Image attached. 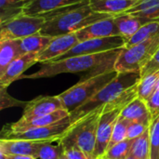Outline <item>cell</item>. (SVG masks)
<instances>
[{
    "label": "cell",
    "mask_w": 159,
    "mask_h": 159,
    "mask_svg": "<svg viewBox=\"0 0 159 159\" xmlns=\"http://www.w3.org/2000/svg\"><path fill=\"white\" fill-rule=\"evenodd\" d=\"M79 40L75 33L58 35L53 37L49 45L40 53H38V62L44 63L56 60L73 48Z\"/></svg>",
    "instance_id": "13"
},
{
    "label": "cell",
    "mask_w": 159,
    "mask_h": 159,
    "mask_svg": "<svg viewBox=\"0 0 159 159\" xmlns=\"http://www.w3.org/2000/svg\"><path fill=\"white\" fill-rule=\"evenodd\" d=\"M103 106L92 111L79 121L73 124L66 132V134L75 140L88 159H95L98 126Z\"/></svg>",
    "instance_id": "6"
},
{
    "label": "cell",
    "mask_w": 159,
    "mask_h": 159,
    "mask_svg": "<svg viewBox=\"0 0 159 159\" xmlns=\"http://www.w3.org/2000/svg\"><path fill=\"white\" fill-rule=\"evenodd\" d=\"M130 123H131V121L122 117L121 116H119V118H118V120L115 126V129H114V131H113V134H112V137H111L107 150L109 148H111L112 146H114L115 144H116V143L127 139L128 129H129Z\"/></svg>",
    "instance_id": "31"
},
{
    "label": "cell",
    "mask_w": 159,
    "mask_h": 159,
    "mask_svg": "<svg viewBox=\"0 0 159 159\" xmlns=\"http://www.w3.org/2000/svg\"><path fill=\"white\" fill-rule=\"evenodd\" d=\"M115 16L93 11L89 7V0H85L71 10L47 20L40 33L51 37L72 34L93 22Z\"/></svg>",
    "instance_id": "2"
},
{
    "label": "cell",
    "mask_w": 159,
    "mask_h": 159,
    "mask_svg": "<svg viewBox=\"0 0 159 159\" xmlns=\"http://www.w3.org/2000/svg\"><path fill=\"white\" fill-rule=\"evenodd\" d=\"M141 78V72L118 73L116 77L109 84H107L103 89H102L95 96H93L86 103L70 113L72 125L79 121L81 118H83L92 111L105 105L124 90L138 84Z\"/></svg>",
    "instance_id": "3"
},
{
    "label": "cell",
    "mask_w": 159,
    "mask_h": 159,
    "mask_svg": "<svg viewBox=\"0 0 159 159\" xmlns=\"http://www.w3.org/2000/svg\"><path fill=\"white\" fill-rule=\"evenodd\" d=\"M138 0H89V7L95 12L117 15L129 9Z\"/></svg>",
    "instance_id": "20"
},
{
    "label": "cell",
    "mask_w": 159,
    "mask_h": 159,
    "mask_svg": "<svg viewBox=\"0 0 159 159\" xmlns=\"http://www.w3.org/2000/svg\"><path fill=\"white\" fill-rule=\"evenodd\" d=\"M121 109H116L108 112H103L101 115L98 132H97V143L95 149V159L104 156L107 151L115 126L121 115Z\"/></svg>",
    "instance_id": "10"
},
{
    "label": "cell",
    "mask_w": 159,
    "mask_h": 159,
    "mask_svg": "<svg viewBox=\"0 0 159 159\" xmlns=\"http://www.w3.org/2000/svg\"><path fill=\"white\" fill-rule=\"evenodd\" d=\"M60 143L62 145L63 152L68 159H88L85 153L77 145L75 140L68 134H64V136L60 140Z\"/></svg>",
    "instance_id": "29"
},
{
    "label": "cell",
    "mask_w": 159,
    "mask_h": 159,
    "mask_svg": "<svg viewBox=\"0 0 159 159\" xmlns=\"http://www.w3.org/2000/svg\"><path fill=\"white\" fill-rule=\"evenodd\" d=\"M115 21L120 33V35L123 36L127 42L139 31V29L143 25H144L150 20L141 17L120 13L115 16Z\"/></svg>",
    "instance_id": "19"
},
{
    "label": "cell",
    "mask_w": 159,
    "mask_h": 159,
    "mask_svg": "<svg viewBox=\"0 0 159 159\" xmlns=\"http://www.w3.org/2000/svg\"><path fill=\"white\" fill-rule=\"evenodd\" d=\"M0 159H7L6 158L5 154H4V153H2V152H0Z\"/></svg>",
    "instance_id": "40"
},
{
    "label": "cell",
    "mask_w": 159,
    "mask_h": 159,
    "mask_svg": "<svg viewBox=\"0 0 159 159\" xmlns=\"http://www.w3.org/2000/svg\"><path fill=\"white\" fill-rule=\"evenodd\" d=\"M64 109L62 102L57 96H39L26 103L20 118L27 119L52 114L58 110Z\"/></svg>",
    "instance_id": "14"
},
{
    "label": "cell",
    "mask_w": 159,
    "mask_h": 159,
    "mask_svg": "<svg viewBox=\"0 0 159 159\" xmlns=\"http://www.w3.org/2000/svg\"><path fill=\"white\" fill-rule=\"evenodd\" d=\"M132 143L133 140L126 139L109 148L104 154V157L106 159H126L130 154Z\"/></svg>",
    "instance_id": "30"
},
{
    "label": "cell",
    "mask_w": 159,
    "mask_h": 159,
    "mask_svg": "<svg viewBox=\"0 0 159 159\" xmlns=\"http://www.w3.org/2000/svg\"><path fill=\"white\" fill-rule=\"evenodd\" d=\"M54 140H9L1 138L0 152L6 155H24L39 158L41 148Z\"/></svg>",
    "instance_id": "11"
},
{
    "label": "cell",
    "mask_w": 159,
    "mask_h": 159,
    "mask_svg": "<svg viewBox=\"0 0 159 159\" xmlns=\"http://www.w3.org/2000/svg\"><path fill=\"white\" fill-rule=\"evenodd\" d=\"M126 159H138L137 157H135L134 156H132L131 154H129L127 157H126Z\"/></svg>",
    "instance_id": "39"
},
{
    "label": "cell",
    "mask_w": 159,
    "mask_h": 159,
    "mask_svg": "<svg viewBox=\"0 0 159 159\" xmlns=\"http://www.w3.org/2000/svg\"><path fill=\"white\" fill-rule=\"evenodd\" d=\"M137 97H138V84L124 90L118 96H116L114 100L106 103L103 106V112H108V111H112L116 109L123 110Z\"/></svg>",
    "instance_id": "24"
},
{
    "label": "cell",
    "mask_w": 159,
    "mask_h": 159,
    "mask_svg": "<svg viewBox=\"0 0 159 159\" xmlns=\"http://www.w3.org/2000/svg\"><path fill=\"white\" fill-rule=\"evenodd\" d=\"M47 20L42 16L20 14L0 23V41L22 39L39 33Z\"/></svg>",
    "instance_id": "7"
},
{
    "label": "cell",
    "mask_w": 159,
    "mask_h": 159,
    "mask_svg": "<svg viewBox=\"0 0 159 159\" xmlns=\"http://www.w3.org/2000/svg\"><path fill=\"white\" fill-rule=\"evenodd\" d=\"M7 159H37L32 156H24V155H6Z\"/></svg>",
    "instance_id": "38"
},
{
    "label": "cell",
    "mask_w": 159,
    "mask_h": 159,
    "mask_svg": "<svg viewBox=\"0 0 159 159\" xmlns=\"http://www.w3.org/2000/svg\"><path fill=\"white\" fill-rule=\"evenodd\" d=\"M26 2L21 0H0V23L22 14Z\"/></svg>",
    "instance_id": "27"
},
{
    "label": "cell",
    "mask_w": 159,
    "mask_h": 159,
    "mask_svg": "<svg viewBox=\"0 0 159 159\" xmlns=\"http://www.w3.org/2000/svg\"><path fill=\"white\" fill-rule=\"evenodd\" d=\"M125 47L90 55H80L60 61L42 63L40 69L31 75H22L20 79H38L56 76L61 74L83 73L81 79H87L115 70L116 61Z\"/></svg>",
    "instance_id": "1"
},
{
    "label": "cell",
    "mask_w": 159,
    "mask_h": 159,
    "mask_svg": "<svg viewBox=\"0 0 159 159\" xmlns=\"http://www.w3.org/2000/svg\"><path fill=\"white\" fill-rule=\"evenodd\" d=\"M21 54L19 39H7L0 41V75L6 71L7 66Z\"/></svg>",
    "instance_id": "23"
},
{
    "label": "cell",
    "mask_w": 159,
    "mask_h": 159,
    "mask_svg": "<svg viewBox=\"0 0 159 159\" xmlns=\"http://www.w3.org/2000/svg\"><path fill=\"white\" fill-rule=\"evenodd\" d=\"M82 1L85 0H27L23 7V13L33 16H42Z\"/></svg>",
    "instance_id": "17"
},
{
    "label": "cell",
    "mask_w": 159,
    "mask_h": 159,
    "mask_svg": "<svg viewBox=\"0 0 159 159\" xmlns=\"http://www.w3.org/2000/svg\"><path fill=\"white\" fill-rule=\"evenodd\" d=\"M158 48L159 34L131 48H124L116 61L115 70L118 73L141 72L153 59Z\"/></svg>",
    "instance_id": "5"
},
{
    "label": "cell",
    "mask_w": 159,
    "mask_h": 159,
    "mask_svg": "<svg viewBox=\"0 0 159 159\" xmlns=\"http://www.w3.org/2000/svg\"><path fill=\"white\" fill-rule=\"evenodd\" d=\"M75 34L79 42L93 38H103L114 35H120L115 21V17L93 22L87 27L75 32Z\"/></svg>",
    "instance_id": "16"
},
{
    "label": "cell",
    "mask_w": 159,
    "mask_h": 159,
    "mask_svg": "<svg viewBox=\"0 0 159 159\" xmlns=\"http://www.w3.org/2000/svg\"><path fill=\"white\" fill-rule=\"evenodd\" d=\"M151 159H159V116L153 119L150 126Z\"/></svg>",
    "instance_id": "32"
},
{
    "label": "cell",
    "mask_w": 159,
    "mask_h": 159,
    "mask_svg": "<svg viewBox=\"0 0 159 159\" xmlns=\"http://www.w3.org/2000/svg\"><path fill=\"white\" fill-rule=\"evenodd\" d=\"M70 116L51 125L33 128L21 132L2 134V138L9 140H54L60 141L71 128Z\"/></svg>",
    "instance_id": "8"
},
{
    "label": "cell",
    "mask_w": 159,
    "mask_h": 159,
    "mask_svg": "<svg viewBox=\"0 0 159 159\" xmlns=\"http://www.w3.org/2000/svg\"><path fill=\"white\" fill-rule=\"evenodd\" d=\"M96 159H106V157L104 156H102V157H98V158Z\"/></svg>",
    "instance_id": "42"
},
{
    "label": "cell",
    "mask_w": 159,
    "mask_h": 159,
    "mask_svg": "<svg viewBox=\"0 0 159 159\" xmlns=\"http://www.w3.org/2000/svg\"><path fill=\"white\" fill-rule=\"evenodd\" d=\"M118 72L116 70L101 74L87 79H81L75 86L59 95L63 108L70 113L86 103L102 89L114 80Z\"/></svg>",
    "instance_id": "4"
},
{
    "label": "cell",
    "mask_w": 159,
    "mask_h": 159,
    "mask_svg": "<svg viewBox=\"0 0 159 159\" xmlns=\"http://www.w3.org/2000/svg\"><path fill=\"white\" fill-rule=\"evenodd\" d=\"M0 91H1V109L2 110L7 107H11V106H22V105L25 106L27 103V102H20L19 100L12 98L7 92V89L5 88H0Z\"/></svg>",
    "instance_id": "35"
},
{
    "label": "cell",
    "mask_w": 159,
    "mask_h": 159,
    "mask_svg": "<svg viewBox=\"0 0 159 159\" xmlns=\"http://www.w3.org/2000/svg\"><path fill=\"white\" fill-rule=\"evenodd\" d=\"M37 57L38 53H25L14 60L0 75V88L7 89L12 82L19 80L27 69L38 62Z\"/></svg>",
    "instance_id": "15"
},
{
    "label": "cell",
    "mask_w": 159,
    "mask_h": 159,
    "mask_svg": "<svg viewBox=\"0 0 159 159\" xmlns=\"http://www.w3.org/2000/svg\"><path fill=\"white\" fill-rule=\"evenodd\" d=\"M124 13L141 17L148 20H158L159 0H138Z\"/></svg>",
    "instance_id": "21"
},
{
    "label": "cell",
    "mask_w": 159,
    "mask_h": 159,
    "mask_svg": "<svg viewBox=\"0 0 159 159\" xmlns=\"http://www.w3.org/2000/svg\"><path fill=\"white\" fill-rule=\"evenodd\" d=\"M157 34H159V20H150L144 25H143L139 29V31L126 42L125 48H131L134 45L142 41H144Z\"/></svg>",
    "instance_id": "25"
},
{
    "label": "cell",
    "mask_w": 159,
    "mask_h": 159,
    "mask_svg": "<svg viewBox=\"0 0 159 159\" xmlns=\"http://www.w3.org/2000/svg\"><path fill=\"white\" fill-rule=\"evenodd\" d=\"M70 116V112L67 111L66 109H61L58 110L52 114L47 115V116H35V117H31L27 119H22L20 118L18 121L12 123L9 126H7L3 131L2 134L4 133H11V132H21L24 130H27L29 129L33 128H40L48 125H51L57 121H60L65 117Z\"/></svg>",
    "instance_id": "12"
},
{
    "label": "cell",
    "mask_w": 159,
    "mask_h": 159,
    "mask_svg": "<svg viewBox=\"0 0 159 159\" xmlns=\"http://www.w3.org/2000/svg\"><path fill=\"white\" fill-rule=\"evenodd\" d=\"M126 39L121 35H114L103 38H93L77 43L73 48L54 61H60L70 57L80 55H90L102 53L125 47Z\"/></svg>",
    "instance_id": "9"
},
{
    "label": "cell",
    "mask_w": 159,
    "mask_h": 159,
    "mask_svg": "<svg viewBox=\"0 0 159 159\" xmlns=\"http://www.w3.org/2000/svg\"><path fill=\"white\" fill-rule=\"evenodd\" d=\"M157 70H159V48L153 59L141 70V77L145 76Z\"/></svg>",
    "instance_id": "37"
},
{
    "label": "cell",
    "mask_w": 159,
    "mask_h": 159,
    "mask_svg": "<svg viewBox=\"0 0 159 159\" xmlns=\"http://www.w3.org/2000/svg\"><path fill=\"white\" fill-rule=\"evenodd\" d=\"M159 82V70L143 76L138 83V97L146 101L157 89Z\"/></svg>",
    "instance_id": "28"
},
{
    "label": "cell",
    "mask_w": 159,
    "mask_h": 159,
    "mask_svg": "<svg viewBox=\"0 0 159 159\" xmlns=\"http://www.w3.org/2000/svg\"><path fill=\"white\" fill-rule=\"evenodd\" d=\"M120 116L131 122H144L151 124L153 121V116L146 102L139 97L126 106Z\"/></svg>",
    "instance_id": "18"
},
{
    "label": "cell",
    "mask_w": 159,
    "mask_h": 159,
    "mask_svg": "<svg viewBox=\"0 0 159 159\" xmlns=\"http://www.w3.org/2000/svg\"><path fill=\"white\" fill-rule=\"evenodd\" d=\"M53 37L42 34L40 32L28 37L19 39V46L21 54L40 53L51 42Z\"/></svg>",
    "instance_id": "22"
},
{
    "label": "cell",
    "mask_w": 159,
    "mask_h": 159,
    "mask_svg": "<svg viewBox=\"0 0 159 159\" xmlns=\"http://www.w3.org/2000/svg\"><path fill=\"white\" fill-rule=\"evenodd\" d=\"M63 154V147L61 143L52 145V143L45 144L39 153V159H60Z\"/></svg>",
    "instance_id": "33"
},
{
    "label": "cell",
    "mask_w": 159,
    "mask_h": 159,
    "mask_svg": "<svg viewBox=\"0 0 159 159\" xmlns=\"http://www.w3.org/2000/svg\"><path fill=\"white\" fill-rule=\"evenodd\" d=\"M21 1H27V0H21Z\"/></svg>",
    "instance_id": "43"
},
{
    "label": "cell",
    "mask_w": 159,
    "mask_h": 159,
    "mask_svg": "<svg viewBox=\"0 0 159 159\" xmlns=\"http://www.w3.org/2000/svg\"><path fill=\"white\" fill-rule=\"evenodd\" d=\"M60 159H68L67 158V157L65 156V154H64V152H63V154L61 156V157H60Z\"/></svg>",
    "instance_id": "41"
},
{
    "label": "cell",
    "mask_w": 159,
    "mask_h": 159,
    "mask_svg": "<svg viewBox=\"0 0 159 159\" xmlns=\"http://www.w3.org/2000/svg\"><path fill=\"white\" fill-rule=\"evenodd\" d=\"M147 106L151 112L153 119L159 116V88H157L154 93L145 101Z\"/></svg>",
    "instance_id": "36"
},
{
    "label": "cell",
    "mask_w": 159,
    "mask_h": 159,
    "mask_svg": "<svg viewBox=\"0 0 159 159\" xmlns=\"http://www.w3.org/2000/svg\"><path fill=\"white\" fill-rule=\"evenodd\" d=\"M150 126L151 124L144 123V122H131L128 129L127 139L134 140L142 136L150 128Z\"/></svg>",
    "instance_id": "34"
},
{
    "label": "cell",
    "mask_w": 159,
    "mask_h": 159,
    "mask_svg": "<svg viewBox=\"0 0 159 159\" xmlns=\"http://www.w3.org/2000/svg\"><path fill=\"white\" fill-rule=\"evenodd\" d=\"M130 154L138 159H151L150 128L142 136L133 140Z\"/></svg>",
    "instance_id": "26"
}]
</instances>
